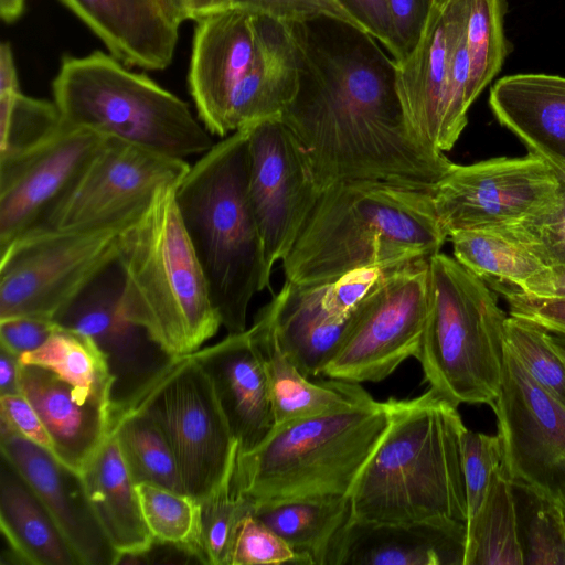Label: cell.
Masks as SVG:
<instances>
[{
	"instance_id": "obj_1",
	"label": "cell",
	"mask_w": 565,
	"mask_h": 565,
	"mask_svg": "<svg viewBox=\"0 0 565 565\" xmlns=\"http://www.w3.org/2000/svg\"><path fill=\"white\" fill-rule=\"evenodd\" d=\"M287 25L298 87L280 117L307 150L321 190L370 180L431 192L452 162L411 132L390 53L366 32L329 17Z\"/></svg>"
},
{
	"instance_id": "obj_2",
	"label": "cell",
	"mask_w": 565,
	"mask_h": 565,
	"mask_svg": "<svg viewBox=\"0 0 565 565\" xmlns=\"http://www.w3.org/2000/svg\"><path fill=\"white\" fill-rule=\"evenodd\" d=\"M447 237L429 191L338 182L321 192L282 268L286 280L323 284L356 269L428 259Z\"/></svg>"
},
{
	"instance_id": "obj_3",
	"label": "cell",
	"mask_w": 565,
	"mask_h": 565,
	"mask_svg": "<svg viewBox=\"0 0 565 565\" xmlns=\"http://www.w3.org/2000/svg\"><path fill=\"white\" fill-rule=\"evenodd\" d=\"M386 402L390 423L350 493L352 518L466 523L461 435L467 427L458 406L430 387Z\"/></svg>"
},
{
	"instance_id": "obj_4",
	"label": "cell",
	"mask_w": 565,
	"mask_h": 565,
	"mask_svg": "<svg viewBox=\"0 0 565 565\" xmlns=\"http://www.w3.org/2000/svg\"><path fill=\"white\" fill-rule=\"evenodd\" d=\"M247 131L239 129L190 166L175 201L207 280L212 302L228 333L246 330L249 302L270 275L248 194Z\"/></svg>"
},
{
	"instance_id": "obj_5",
	"label": "cell",
	"mask_w": 565,
	"mask_h": 565,
	"mask_svg": "<svg viewBox=\"0 0 565 565\" xmlns=\"http://www.w3.org/2000/svg\"><path fill=\"white\" fill-rule=\"evenodd\" d=\"M177 186L159 191L121 233L119 307L169 354L194 353L222 326L206 277L183 225Z\"/></svg>"
},
{
	"instance_id": "obj_6",
	"label": "cell",
	"mask_w": 565,
	"mask_h": 565,
	"mask_svg": "<svg viewBox=\"0 0 565 565\" xmlns=\"http://www.w3.org/2000/svg\"><path fill=\"white\" fill-rule=\"evenodd\" d=\"M390 423L387 402L353 406L275 426L237 455L232 490L253 508L350 497Z\"/></svg>"
},
{
	"instance_id": "obj_7",
	"label": "cell",
	"mask_w": 565,
	"mask_h": 565,
	"mask_svg": "<svg viewBox=\"0 0 565 565\" xmlns=\"http://www.w3.org/2000/svg\"><path fill=\"white\" fill-rule=\"evenodd\" d=\"M52 89L68 126L184 160L214 145L185 102L100 51L65 56Z\"/></svg>"
},
{
	"instance_id": "obj_8",
	"label": "cell",
	"mask_w": 565,
	"mask_h": 565,
	"mask_svg": "<svg viewBox=\"0 0 565 565\" xmlns=\"http://www.w3.org/2000/svg\"><path fill=\"white\" fill-rule=\"evenodd\" d=\"M427 317L419 361L444 398L491 405L500 390L507 316L486 281L440 252L427 262Z\"/></svg>"
},
{
	"instance_id": "obj_9",
	"label": "cell",
	"mask_w": 565,
	"mask_h": 565,
	"mask_svg": "<svg viewBox=\"0 0 565 565\" xmlns=\"http://www.w3.org/2000/svg\"><path fill=\"white\" fill-rule=\"evenodd\" d=\"M117 231L32 232L0 250V320L54 321L118 259Z\"/></svg>"
},
{
	"instance_id": "obj_10",
	"label": "cell",
	"mask_w": 565,
	"mask_h": 565,
	"mask_svg": "<svg viewBox=\"0 0 565 565\" xmlns=\"http://www.w3.org/2000/svg\"><path fill=\"white\" fill-rule=\"evenodd\" d=\"M134 406L147 411L163 430L186 494L200 501L234 471L238 445L207 375L191 354L178 358Z\"/></svg>"
},
{
	"instance_id": "obj_11",
	"label": "cell",
	"mask_w": 565,
	"mask_h": 565,
	"mask_svg": "<svg viewBox=\"0 0 565 565\" xmlns=\"http://www.w3.org/2000/svg\"><path fill=\"white\" fill-rule=\"evenodd\" d=\"M427 262L388 273L356 306L352 323L321 375L380 382L416 358L427 317Z\"/></svg>"
},
{
	"instance_id": "obj_12",
	"label": "cell",
	"mask_w": 565,
	"mask_h": 565,
	"mask_svg": "<svg viewBox=\"0 0 565 565\" xmlns=\"http://www.w3.org/2000/svg\"><path fill=\"white\" fill-rule=\"evenodd\" d=\"M189 169L184 159L107 137L46 228L124 232L146 213L161 189L178 186Z\"/></svg>"
},
{
	"instance_id": "obj_13",
	"label": "cell",
	"mask_w": 565,
	"mask_h": 565,
	"mask_svg": "<svg viewBox=\"0 0 565 565\" xmlns=\"http://www.w3.org/2000/svg\"><path fill=\"white\" fill-rule=\"evenodd\" d=\"M562 181L542 158H492L452 163L431 190L446 233L497 228L521 221L553 202Z\"/></svg>"
},
{
	"instance_id": "obj_14",
	"label": "cell",
	"mask_w": 565,
	"mask_h": 565,
	"mask_svg": "<svg viewBox=\"0 0 565 565\" xmlns=\"http://www.w3.org/2000/svg\"><path fill=\"white\" fill-rule=\"evenodd\" d=\"M244 128L248 194L271 273L289 255L322 190L307 150L281 117Z\"/></svg>"
},
{
	"instance_id": "obj_15",
	"label": "cell",
	"mask_w": 565,
	"mask_h": 565,
	"mask_svg": "<svg viewBox=\"0 0 565 565\" xmlns=\"http://www.w3.org/2000/svg\"><path fill=\"white\" fill-rule=\"evenodd\" d=\"M498 422L502 467L520 482L565 507V406L504 345Z\"/></svg>"
},
{
	"instance_id": "obj_16",
	"label": "cell",
	"mask_w": 565,
	"mask_h": 565,
	"mask_svg": "<svg viewBox=\"0 0 565 565\" xmlns=\"http://www.w3.org/2000/svg\"><path fill=\"white\" fill-rule=\"evenodd\" d=\"M106 138L63 122L42 142L0 159V250L47 227Z\"/></svg>"
},
{
	"instance_id": "obj_17",
	"label": "cell",
	"mask_w": 565,
	"mask_h": 565,
	"mask_svg": "<svg viewBox=\"0 0 565 565\" xmlns=\"http://www.w3.org/2000/svg\"><path fill=\"white\" fill-rule=\"evenodd\" d=\"M120 291L116 263L55 320L88 335L104 354L114 377L111 420L134 406L178 359L121 313Z\"/></svg>"
},
{
	"instance_id": "obj_18",
	"label": "cell",
	"mask_w": 565,
	"mask_h": 565,
	"mask_svg": "<svg viewBox=\"0 0 565 565\" xmlns=\"http://www.w3.org/2000/svg\"><path fill=\"white\" fill-rule=\"evenodd\" d=\"M267 20L235 7L196 20L188 82L199 120L211 135L228 136L230 107L262 58Z\"/></svg>"
},
{
	"instance_id": "obj_19",
	"label": "cell",
	"mask_w": 565,
	"mask_h": 565,
	"mask_svg": "<svg viewBox=\"0 0 565 565\" xmlns=\"http://www.w3.org/2000/svg\"><path fill=\"white\" fill-rule=\"evenodd\" d=\"M1 456L31 487L81 565H115L121 555L102 529L82 475L0 418Z\"/></svg>"
},
{
	"instance_id": "obj_20",
	"label": "cell",
	"mask_w": 565,
	"mask_h": 565,
	"mask_svg": "<svg viewBox=\"0 0 565 565\" xmlns=\"http://www.w3.org/2000/svg\"><path fill=\"white\" fill-rule=\"evenodd\" d=\"M471 0H433L419 39L396 64V90L413 136L441 152L448 79L456 43ZM444 153V152H443Z\"/></svg>"
},
{
	"instance_id": "obj_21",
	"label": "cell",
	"mask_w": 565,
	"mask_h": 565,
	"mask_svg": "<svg viewBox=\"0 0 565 565\" xmlns=\"http://www.w3.org/2000/svg\"><path fill=\"white\" fill-rule=\"evenodd\" d=\"M207 375L237 455L258 447L275 428V415L263 355L249 330L228 335L191 354Z\"/></svg>"
},
{
	"instance_id": "obj_22",
	"label": "cell",
	"mask_w": 565,
	"mask_h": 565,
	"mask_svg": "<svg viewBox=\"0 0 565 565\" xmlns=\"http://www.w3.org/2000/svg\"><path fill=\"white\" fill-rule=\"evenodd\" d=\"M466 523L375 522L351 519L327 565H463Z\"/></svg>"
},
{
	"instance_id": "obj_23",
	"label": "cell",
	"mask_w": 565,
	"mask_h": 565,
	"mask_svg": "<svg viewBox=\"0 0 565 565\" xmlns=\"http://www.w3.org/2000/svg\"><path fill=\"white\" fill-rule=\"evenodd\" d=\"M60 1L124 64L156 71L171 64L180 24L163 0Z\"/></svg>"
},
{
	"instance_id": "obj_24",
	"label": "cell",
	"mask_w": 565,
	"mask_h": 565,
	"mask_svg": "<svg viewBox=\"0 0 565 565\" xmlns=\"http://www.w3.org/2000/svg\"><path fill=\"white\" fill-rule=\"evenodd\" d=\"M354 311V310H353ZM324 303L323 286L285 280L254 322L275 338L284 355L307 377L321 375L337 353L351 323Z\"/></svg>"
},
{
	"instance_id": "obj_25",
	"label": "cell",
	"mask_w": 565,
	"mask_h": 565,
	"mask_svg": "<svg viewBox=\"0 0 565 565\" xmlns=\"http://www.w3.org/2000/svg\"><path fill=\"white\" fill-rule=\"evenodd\" d=\"M19 384L50 435L52 454L81 473L110 433V411L86 402L73 386L41 366L21 364Z\"/></svg>"
},
{
	"instance_id": "obj_26",
	"label": "cell",
	"mask_w": 565,
	"mask_h": 565,
	"mask_svg": "<svg viewBox=\"0 0 565 565\" xmlns=\"http://www.w3.org/2000/svg\"><path fill=\"white\" fill-rule=\"evenodd\" d=\"M490 108L535 154L565 177V77L514 74L490 89Z\"/></svg>"
},
{
	"instance_id": "obj_27",
	"label": "cell",
	"mask_w": 565,
	"mask_h": 565,
	"mask_svg": "<svg viewBox=\"0 0 565 565\" xmlns=\"http://www.w3.org/2000/svg\"><path fill=\"white\" fill-rule=\"evenodd\" d=\"M81 475L93 511L121 557H137L149 552L156 542L145 522L136 484L111 429Z\"/></svg>"
},
{
	"instance_id": "obj_28",
	"label": "cell",
	"mask_w": 565,
	"mask_h": 565,
	"mask_svg": "<svg viewBox=\"0 0 565 565\" xmlns=\"http://www.w3.org/2000/svg\"><path fill=\"white\" fill-rule=\"evenodd\" d=\"M0 525L10 551L29 565H81L49 511L2 457Z\"/></svg>"
},
{
	"instance_id": "obj_29",
	"label": "cell",
	"mask_w": 565,
	"mask_h": 565,
	"mask_svg": "<svg viewBox=\"0 0 565 565\" xmlns=\"http://www.w3.org/2000/svg\"><path fill=\"white\" fill-rule=\"evenodd\" d=\"M248 330L264 359L275 426L343 409L372 397L360 383L337 379L309 381L284 355L269 331L256 322Z\"/></svg>"
},
{
	"instance_id": "obj_30",
	"label": "cell",
	"mask_w": 565,
	"mask_h": 565,
	"mask_svg": "<svg viewBox=\"0 0 565 565\" xmlns=\"http://www.w3.org/2000/svg\"><path fill=\"white\" fill-rule=\"evenodd\" d=\"M253 514L277 533L302 565H327L338 535L352 519L350 497L282 502L253 508Z\"/></svg>"
},
{
	"instance_id": "obj_31",
	"label": "cell",
	"mask_w": 565,
	"mask_h": 565,
	"mask_svg": "<svg viewBox=\"0 0 565 565\" xmlns=\"http://www.w3.org/2000/svg\"><path fill=\"white\" fill-rule=\"evenodd\" d=\"M463 565H523L512 481L502 465L478 511L466 522Z\"/></svg>"
},
{
	"instance_id": "obj_32",
	"label": "cell",
	"mask_w": 565,
	"mask_h": 565,
	"mask_svg": "<svg viewBox=\"0 0 565 565\" xmlns=\"http://www.w3.org/2000/svg\"><path fill=\"white\" fill-rule=\"evenodd\" d=\"M19 360L21 364L52 371L86 402L102 405L111 414L114 377L104 354L88 335L57 326L43 345Z\"/></svg>"
},
{
	"instance_id": "obj_33",
	"label": "cell",
	"mask_w": 565,
	"mask_h": 565,
	"mask_svg": "<svg viewBox=\"0 0 565 565\" xmlns=\"http://www.w3.org/2000/svg\"><path fill=\"white\" fill-rule=\"evenodd\" d=\"M111 431L135 484L152 483L185 493L171 446L147 411L128 408L111 420Z\"/></svg>"
},
{
	"instance_id": "obj_34",
	"label": "cell",
	"mask_w": 565,
	"mask_h": 565,
	"mask_svg": "<svg viewBox=\"0 0 565 565\" xmlns=\"http://www.w3.org/2000/svg\"><path fill=\"white\" fill-rule=\"evenodd\" d=\"M449 237L455 259L483 280L516 286L545 267L524 244L493 228L462 230Z\"/></svg>"
},
{
	"instance_id": "obj_35",
	"label": "cell",
	"mask_w": 565,
	"mask_h": 565,
	"mask_svg": "<svg viewBox=\"0 0 565 565\" xmlns=\"http://www.w3.org/2000/svg\"><path fill=\"white\" fill-rule=\"evenodd\" d=\"M512 488L523 565H565L563 505L523 483Z\"/></svg>"
},
{
	"instance_id": "obj_36",
	"label": "cell",
	"mask_w": 565,
	"mask_h": 565,
	"mask_svg": "<svg viewBox=\"0 0 565 565\" xmlns=\"http://www.w3.org/2000/svg\"><path fill=\"white\" fill-rule=\"evenodd\" d=\"M136 490L154 542L173 545L204 564L199 501L152 483H138Z\"/></svg>"
},
{
	"instance_id": "obj_37",
	"label": "cell",
	"mask_w": 565,
	"mask_h": 565,
	"mask_svg": "<svg viewBox=\"0 0 565 565\" xmlns=\"http://www.w3.org/2000/svg\"><path fill=\"white\" fill-rule=\"evenodd\" d=\"M504 0H471L466 28L470 61L468 97L472 104L500 72L509 53L504 36Z\"/></svg>"
},
{
	"instance_id": "obj_38",
	"label": "cell",
	"mask_w": 565,
	"mask_h": 565,
	"mask_svg": "<svg viewBox=\"0 0 565 565\" xmlns=\"http://www.w3.org/2000/svg\"><path fill=\"white\" fill-rule=\"evenodd\" d=\"M56 104L21 92L0 96V159L20 154L62 126Z\"/></svg>"
},
{
	"instance_id": "obj_39",
	"label": "cell",
	"mask_w": 565,
	"mask_h": 565,
	"mask_svg": "<svg viewBox=\"0 0 565 565\" xmlns=\"http://www.w3.org/2000/svg\"><path fill=\"white\" fill-rule=\"evenodd\" d=\"M504 340L529 374L565 406V355L550 332L531 321L509 316Z\"/></svg>"
},
{
	"instance_id": "obj_40",
	"label": "cell",
	"mask_w": 565,
	"mask_h": 565,
	"mask_svg": "<svg viewBox=\"0 0 565 565\" xmlns=\"http://www.w3.org/2000/svg\"><path fill=\"white\" fill-rule=\"evenodd\" d=\"M233 472L211 494L199 501L204 564L230 565L239 523L253 511L252 504L234 494Z\"/></svg>"
},
{
	"instance_id": "obj_41",
	"label": "cell",
	"mask_w": 565,
	"mask_h": 565,
	"mask_svg": "<svg viewBox=\"0 0 565 565\" xmlns=\"http://www.w3.org/2000/svg\"><path fill=\"white\" fill-rule=\"evenodd\" d=\"M561 181V190L548 205L519 222L493 228L524 244L545 267L565 264V177Z\"/></svg>"
},
{
	"instance_id": "obj_42",
	"label": "cell",
	"mask_w": 565,
	"mask_h": 565,
	"mask_svg": "<svg viewBox=\"0 0 565 565\" xmlns=\"http://www.w3.org/2000/svg\"><path fill=\"white\" fill-rule=\"evenodd\" d=\"M498 434L486 435L466 428L461 435V465L466 487L467 520L480 508L493 471L502 465ZM467 522V521H466Z\"/></svg>"
},
{
	"instance_id": "obj_43",
	"label": "cell",
	"mask_w": 565,
	"mask_h": 565,
	"mask_svg": "<svg viewBox=\"0 0 565 565\" xmlns=\"http://www.w3.org/2000/svg\"><path fill=\"white\" fill-rule=\"evenodd\" d=\"M260 564L302 565L292 548L252 511L239 523L230 565Z\"/></svg>"
},
{
	"instance_id": "obj_44",
	"label": "cell",
	"mask_w": 565,
	"mask_h": 565,
	"mask_svg": "<svg viewBox=\"0 0 565 565\" xmlns=\"http://www.w3.org/2000/svg\"><path fill=\"white\" fill-rule=\"evenodd\" d=\"M231 7L265 14L285 23L329 17L365 32L339 0H232Z\"/></svg>"
},
{
	"instance_id": "obj_45",
	"label": "cell",
	"mask_w": 565,
	"mask_h": 565,
	"mask_svg": "<svg viewBox=\"0 0 565 565\" xmlns=\"http://www.w3.org/2000/svg\"><path fill=\"white\" fill-rule=\"evenodd\" d=\"M484 281L505 298L510 316L531 321L548 332L565 334V299L533 297L494 278Z\"/></svg>"
},
{
	"instance_id": "obj_46",
	"label": "cell",
	"mask_w": 565,
	"mask_h": 565,
	"mask_svg": "<svg viewBox=\"0 0 565 565\" xmlns=\"http://www.w3.org/2000/svg\"><path fill=\"white\" fill-rule=\"evenodd\" d=\"M433 0H386L392 18L398 57L403 61L416 45Z\"/></svg>"
},
{
	"instance_id": "obj_47",
	"label": "cell",
	"mask_w": 565,
	"mask_h": 565,
	"mask_svg": "<svg viewBox=\"0 0 565 565\" xmlns=\"http://www.w3.org/2000/svg\"><path fill=\"white\" fill-rule=\"evenodd\" d=\"M57 326L51 320L28 317L0 320V347L20 358L43 345Z\"/></svg>"
},
{
	"instance_id": "obj_48",
	"label": "cell",
	"mask_w": 565,
	"mask_h": 565,
	"mask_svg": "<svg viewBox=\"0 0 565 565\" xmlns=\"http://www.w3.org/2000/svg\"><path fill=\"white\" fill-rule=\"evenodd\" d=\"M366 33L394 58L398 57L394 26L386 0H339Z\"/></svg>"
},
{
	"instance_id": "obj_49",
	"label": "cell",
	"mask_w": 565,
	"mask_h": 565,
	"mask_svg": "<svg viewBox=\"0 0 565 565\" xmlns=\"http://www.w3.org/2000/svg\"><path fill=\"white\" fill-rule=\"evenodd\" d=\"M0 418L30 441L53 451L52 440L39 414L22 394L0 395Z\"/></svg>"
},
{
	"instance_id": "obj_50",
	"label": "cell",
	"mask_w": 565,
	"mask_h": 565,
	"mask_svg": "<svg viewBox=\"0 0 565 565\" xmlns=\"http://www.w3.org/2000/svg\"><path fill=\"white\" fill-rule=\"evenodd\" d=\"M515 287L533 297L565 299V264L543 267Z\"/></svg>"
},
{
	"instance_id": "obj_51",
	"label": "cell",
	"mask_w": 565,
	"mask_h": 565,
	"mask_svg": "<svg viewBox=\"0 0 565 565\" xmlns=\"http://www.w3.org/2000/svg\"><path fill=\"white\" fill-rule=\"evenodd\" d=\"M19 356L11 353L7 349H0V395L19 394V374H20Z\"/></svg>"
},
{
	"instance_id": "obj_52",
	"label": "cell",
	"mask_w": 565,
	"mask_h": 565,
	"mask_svg": "<svg viewBox=\"0 0 565 565\" xmlns=\"http://www.w3.org/2000/svg\"><path fill=\"white\" fill-rule=\"evenodd\" d=\"M20 92L17 67L11 45L3 42L0 47V96Z\"/></svg>"
},
{
	"instance_id": "obj_53",
	"label": "cell",
	"mask_w": 565,
	"mask_h": 565,
	"mask_svg": "<svg viewBox=\"0 0 565 565\" xmlns=\"http://www.w3.org/2000/svg\"><path fill=\"white\" fill-rule=\"evenodd\" d=\"M231 2L232 0H190L188 17L196 21L213 12L230 8Z\"/></svg>"
},
{
	"instance_id": "obj_54",
	"label": "cell",
	"mask_w": 565,
	"mask_h": 565,
	"mask_svg": "<svg viewBox=\"0 0 565 565\" xmlns=\"http://www.w3.org/2000/svg\"><path fill=\"white\" fill-rule=\"evenodd\" d=\"M25 0H0V15L7 23L19 19L24 10Z\"/></svg>"
},
{
	"instance_id": "obj_55",
	"label": "cell",
	"mask_w": 565,
	"mask_h": 565,
	"mask_svg": "<svg viewBox=\"0 0 565 565\" xmlns=\"http://www.w3.org/2000/svg\"><path fill=\"white\" fill-rule=\"evenodd\" d=\"M173 19L181 24L184 20H189L188 8L190 0H163Z\"/></svg>"
},
{
	"instance_id": "obj_56",
	"label": "cell",
	"mask_w": 565,
	"mask_h": 565,
	"mask_svg": "<svg viewBox=\"0 0 565 565\" xmlns=\"http://www.w3.org/2000/svg\"><path fill=\"white\" fill-rule=\"evenodd\" d=\"M551 339L554 342V344L561 350V352L565 355V334L561 333H552Z\"/></svg>"
},
{
	"instance_id": "obj_57",
	"label": "cell",
	"mask_w": 565,
	"mask_h": 565,
	"mask_svg": "<svg viewBox=\"0 0 565 565\" xmlns=\"http://www.w3.org/2000/svg\"><path fill=\"white\" fill-rule=\"evenodd\" d=\"M563 509H564V514H565V507Z\"/></svg>"
}]
</instances>
